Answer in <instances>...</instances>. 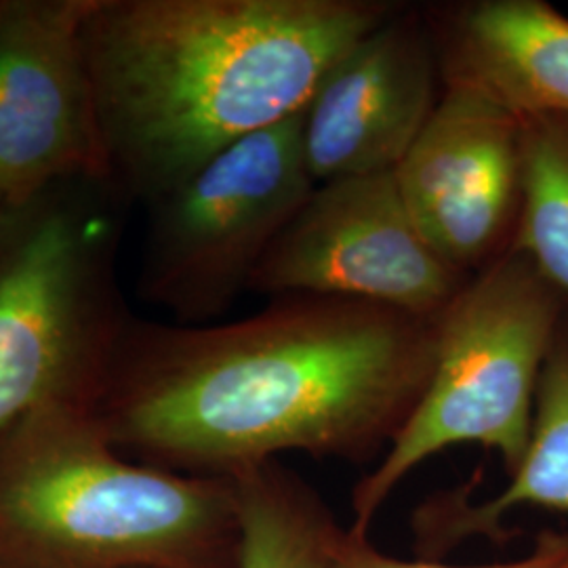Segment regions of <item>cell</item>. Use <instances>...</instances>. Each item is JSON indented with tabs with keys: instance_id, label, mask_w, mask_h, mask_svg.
<instances>
[{
	"instance_id": "4",
	"label": "cell",
	"mask_w": 568,
	"mask_h": 568,
	"mask_svg": "<svg viewBox=\"0 0 568 568\" xmlns=\"http://www.w3.org/2000/svg\"><path fill=\"white\" fill-rule=\"evenodd\" d=\"M129 206L103 178L0 206V432L100 396L133 316L116 276Z\"/></svg>"
},
{
	"instance_id": "16",
	"label": "cell",
	"mask_w": 568,
	"mask_h": 568,
	"mask_svg": "<svg viewBox=\"0 0 568 568\" xmlns=\"http://www.w3.org/2000/svg\"><path fill=\"white\" fill-rule=\"evenodd\" d=\"M560 568H568V560H567V562H565V565H562V567H560Z\"/></svg>"
},
{
	"instance_id": "9",
	"label": "cell",
	"mask_w": 568,
	"mask_h": 568,
	"mask_svg": "<svg viewBox=\"0 0 568 568\" xmlns=\"http://www.w3.org/2000/svg\"><path fill=\"white\" fill-rule=\"evenodd\" d=\"M432 248L467 276L511 253L523 213V122L466 89L443 87L422 135L394 171Z\"/></svg>"
},
{
	"instance_id": "3",
	"label": "cell",
	"mask_w": 568,
	"mask_h": 568,
	"mask_svg": "<svg viewBox=\"0 0 568 568\" xmlns=\"http://www.w3.org/2000/svg\"><path fill=\"white\" fill-rule=\"evenodd\" d=\"M232 478L135 464L93 405L0 432V567L239 568Z\"/></svg>"
},
{
	"instance_id": "6",
	"label": "cell",
	"mask_w": 568,
	"mask_h": 568,
	"mask_svg": "<svg viewBox=\"0 0 568 568\" xmlns=\"http://www.w3.org/2000/svg\"><path fill=\"white\" fill-rule=\"evenodd\" d=\"M316 183L302 114L225 148L148 206L138 293L175 325L201 326L248 291L265 253Z\"/></svg>"
},
{
	"instance_id": "8",
	"label": "cell",
	"mask_w": 568,
	"mask_h": 568,
	"mask_svg": "<svg viewBox=\"0 0 568 568\" xmlns=\"http://www.w3.org/2000/svg\"><path fill=\"white\" fill-rule=\"evenodd\" d=\"M91 7L0 0V206L58 183L108 180L84 51Z\"/></svg>"
},
{
	"instance_id": "2",
	"label": "cell",
	"mask_w": 568,
	"mask_h": 568,
	"mask_svg": "<svg viewBox=\"0 0 568 568\" xmlns=\"http://www.w3.org/2000/svg\"><path fill=\"white\" fill-rule=\"evenodd\" d=\"M396 0H93L84 51L108 180L150 204L304 112Z\"/></svg>"
},
{
	"instance_id": "14",
	"label": "cell",
	"mask_w": 568,
	"mask_h": 568,
	"mask_svg": "<svg viewBox=\"0 0 568 568\" xmlns=\"http://www.w3.org/2000/svg\"><path fill=\"white\" fill-rule=\"evenodd\" d=\"M523 122V213L511 253L527 255L568 297V119Z\"/></svg>"
},
{
	"instance_id": "1",
	"label": "cell",
	"mask_w": 568,
	"mask_h": 568,
	"mask_svg": "<svg viewBox=\"0 0 568 568\" xmlns=\"http://www.w3.org/2000/svg\"><path fill=\"white\" fill-rule=\"evenodd\" d=\"M440 318L328 297H272L224 325L131 316L93 410L148 466L232 478L284 453L382 459L432 379Z\"/></svg>"
},
{
	"instance_id": "7",
	"label": "cell",
	"mask_w": 568,
	"mask_h": 568,
	"mask_svg": "<svg viewBox=\"0 0 568 568\" xmlns=\"http://www.w3.org/2000/svg\"><path fill=\"white\" fill-rule=\"evenodd\" d=\"M469 278L424 239L394 173H375L316 185L248 291L344 297L440 318Z\"/></svg>"
},
{
	"instance_id": "5",
	"label": "cell",
	"mask_w": 568,
	"mask_h": 568,
	"mask_svg": "<svg viewBox=\"0 0 568 568\" xmlns=\"http://www.w3.org/2000/svg\"><path fill=\"white\" fill-rule=\"evenodd\" d=\"M568 314V297L523 253L474 274L438 323L436 365L410 419L352 490V525L368 532L406 476L457 445L497 450L511 474L525 459L537 387Z\"/></svg>"
},
{
	"instance_id": "12",
	"label": "cell",
	"mask_w": 568,
	"mask_h": 568,
	"mask_svg": "<svg viewBox=\"0 0 568 568\" xmlns=\"http://www.w3.org/2000/svg\"><path fill=\"white\" fill-rule=\"evenodd\" d=\"M508 478L506 488L487 501H469V483L443 490L415 509V546L424 560L445 556L474 537L508 539L504 518L511 509L568 514V314L541 371L525 459Z\"/></svg>"
},
{
	"instance_id": "10",
	"label": "cell",
	"mask_w": 568,
	"mask_h": 568,
	"mask_svg": "<svg viewBox=\"0 0 568 568\" xmlns=\"http://www.w3.org/2000/svg\"><path fill=\"white\" fill-rule=\"evenodd\" d=\"M443 98L424 7L403 2L337 61L302 112V150L316 185L394 173Z\"/></svg>"
},
{
	"instance_id": "17",
	"label": "cell",
	"mask_w": 568,
	"mask_h": 568,
	"mask_svg": "<svg viewBox=\"0 0 568 568\" xmlns=\"http://www.w3.org/2000/svg\"><path fill=\"white\" fill-rule=\"evenodd\" d=\"M0 568H2V567H0Z\"/></svg>"
},
{
	"instance_id": "15",
	"label": "cell",
	"mask_w": 568,
	"mask_h": 568,
	"mask_svg": "<svg viewBox=\"0 0 568 568\" xmlns=\"http://www.w3.org/2000/svg\"><path fill=\"white\" fill-rule=\"evenodd\" d=\"M568 560V532L541 530L535 539V548L527 556L499 565L478 567H448L432 560H398L375 548L368 532L344 528L335 548V568H560Z\"/></svg>"
},
{
	"instance_id": "11",
	"label": "cell",
	"mask_w": 568,
	"mask_h": 568,
	"mask_svg": "<svg viewBox=\"0 0 568 568\" xmlns=\"http://www.w3.org/2000/svg\"><path fill=\"white\" fill-rule=\"evenodd\" d=\"M443 87L518 119H568V18L546 0L424 4Z\"/></svg>"
},
{
	"instance_id": "13",
	"label": "cell",
	"mask_w": 568,
	"mask_h": 568,
	"mask_svg": "<svg viewBox=\"0 0 568 568\" xmlns=\"http://www.w3.org/2000/svg\"><path fill=\"white\" fill-rule=\"evenodd\" d=\"M239 568H335L344 532L321 493L278 459L232 476Z\"/></svg>"
}]
</instances>
